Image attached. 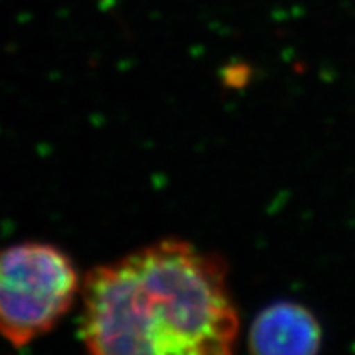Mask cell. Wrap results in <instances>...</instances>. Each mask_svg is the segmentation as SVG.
I'll list each match as a JSON object with an SVG mask.
<instances>
[{"label": "cell", "mask_w": 355, "mask_h": 355, "mask_svg": "<svg viewBox=\"0 0 355 355\" xmlns=\"http://www.w3.org/2000/svg\"><path fill=\"white\" fill-rule=\"evenodd\" d=\"M79 336L97 355H224L239 313L227 266L189 242L166 239L99 265L83 282Z\"/></svg>", "instance_id": "obj_1"}, {"label": "cell", "mask_w": 355, "mask_h": 355, "mask_svg": "<svg viewBox=\"0 0 355 355\" xmlns=\"http://www.w3.org/2000/svg\"><path fill=\"white\" fill-rule=\"evenodd\" d=\"M81 288L73 260L44 242L0 250V336L24 347L50 332L73 308Z\"/></svg>", "instance_id": "obj_2"}, {"label": "cell", "mask_w": 355, "mask_h": 355, "mask_svg": "<svg viewBox=\"0 0 355 355\" xmlns=\"http://www.w3.org/2000/svg\"><path fill=\"white\" fill-rule=\"evenodd\" d=\"M322 345V327L303 304L279 301L266 306L248 332V350L261 355H308Z\"/></svg>", "instance_id": "obj_3"}]
</instances>
